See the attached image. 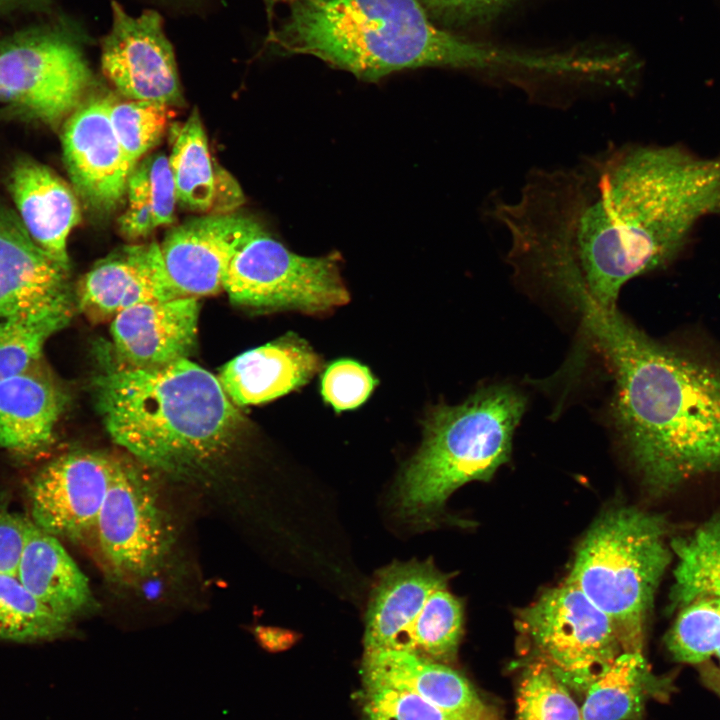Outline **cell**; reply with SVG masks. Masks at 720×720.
I'll list each match as a JSON object with an SVG mask.
<instances>
[{
  "instance_id": "12",
  "label": "cell",
  "mask_w": 720,
  "mask_h": 720,
  "mask_svg": "<svg viewBox=\"0 0 720 720\" xmlns=\"http://www.w3.org/2000/svg\"><path fill=\"white\" fill-rule=\"evenodd\" d=\"M102 555L119 579L150 576L173 538L157 495L134 468L119 462L95 525Z\"/></svg>"
},
{
  "instance_id": "1",
  "label": "cell",
  "mask_w": 720,
  "mask_h": 720,
  "mask_svg": "<svg viewBox=\"0 0 720 720\" xmlns=\"http://www.w3.org/2000/svg\"><path fill=\"white\" fill-rule=\"evenodd\" d=\"M719 214L720 157L636 144L533 169L517 199L488 209L509 236L512 265L582 311L617 309L625 283L671 262L695 225Z\"/></svg>"
},
{
  "instance_id": "21",
  "label": "cell",
  "mask_w": 720,
  "mask_h": 720,
  "mask_svg": "<svg viewBox=\"0 0 720 720\" xmlns=\"http://www.w3.org/2000/svg\"><path fill=\"white\" fill-rule=\"evenodd\" d=\"M363 683H379L410 691L453 713L498 717L469 680L450 666L405 650L364 651Z\"/></svg>"
},
{
  "instance_id": "28",
  "label": "cell",
  "mask_w": 720,
  "mask_h": 720,
  "mask_svg": "<svg viewBox=\"0 0 720 720\" xmlns=\"http://www.w3.org/2000/svg\"><path fill=\"white\" fill-rule=\"evenodd\" d=\"M71 316L72 302L42 312L0 319V380L41 362L46 341L64 328Z\"/></svg>"
},
{
  "instance_id": "32",
  "label": "cell",
  "mask_w": 720,
  "mask_h": 720,
  "mask_svg": "<svg viewBox=\"0 0 720 720\" xmlns=\"http://www.w3.org/2000/svg\"><path fill=\"white\" fill-rule=\"evenodd\" d=\"M363 720H502L444 710L420 696L390 685L363 683Z\"/></svg>"
},
{
  "instance_id": "18",
  "label": "cell",
  "mask_w": 720,
  "mask_h": 720,
  "mask_svg": "<svg viewBox=\"0 0 720 720\" xmlns=\"http://www.w3.org/2000/svg\"><path fill=\"white\" fill-rule=\"evenodd\" d=\"M179 298L175 295L156 242L130 245L97 261L81 278L77 306L94 323L112 321L133 306Z\"/></svg>"
},
{
  "instance_id": "3",
  "label": "cell",
  "mask_w": 720,
  "mask_h": 720,
  "mask_svg": "<svg viewBox=\"0 0 720 720\" xmlns=\"http://www.w3.org/2000/svg\"><path fill=\"white\" fill-rule=\"evenodd\" d=\"M286 54L314 56L364 81L421 67H446L520 80L536 53L464 39L434 24L419 0H289L275 33Z\"/></svg>"
},
{
  "instance_id": "26",
  "label": "cell",
  "mask_w": 720,
  "mask_h": 720,
  "mask_svg": "<svg viewBox=\"0 0 720 720\" xmlns=\"http://www.w3.org/2000/svg\"><path fill=\"white\" fill-rule=\"evenodd\" d=\"M126 194L128 205L118 220L124 238H145L173 223L178 202L169 158L156 153L140 160L129 175Z\"/></svg>"
},
{
  "instance_id": "34",
  "label": "cell",
  "mask_w": 720,
  "mask_h": 720,
  "mask_svg": "<svg viewBox=\"0 0 720 720\" xmlns=\"http://www.w3.org/2000/svg\"><path fill=\"white\" fill-rule=\"evenodd\" d=\"M429 16L446 26L460 27L486 21L512 0H419Z\"/></svg>"
},
{
  "instance_id": "31",
  "label": "cell",
  "mask_w": 720,
  "mask_h": 720,
  "mask_svg": "<svg viewBox=\"0 0 720 720\" xmlns=\"http://www.w3.org/2000/svg\"><path fill=\"white\" fill-rule=\"evenodd\" d=\"M109 118L114 133L132 168L163 136L169 120V105L151 101H112Z\"/></svg>"
},
{
  "instance_id": "9",
  "label": "cell",
  "mask_w": 720,
  "mask_h": 720,
  "mask_svg": "<svg viewBox=\"0 0 720 720\" xmlns=\"http://www.w3.org/2000/svg\"><path fill=\"white\" fill-rule=\"evenodd\" d=\"M223 290L234 304L262 311L320 314L349 300L336 253L296 254L260 223L233 256Z\"/></svg>"
},
{
  "instance_id": "11",
  "label": "cell",
  "mask_w": 720,
  "mask_h": 720,
  "mask_svg": "<svg viewBox=\"0 0 720 720\" xmlns=\"http://www.w3.org/2000/svg\"><path fill=\"white\" fill-rule=\"evenodd\" d=\"M676 559L671 589L676 617L665 643L674 660L720 661V516L670 543Z\"/></svg>"
},
{
  "instance_id": "36",
  "label": "cell",
  "mask_w": 720,
  "mask_h": 720,
  "mask_svg": "<svg viewBox=\"0 0 720 720\" xmlns=\"http://www.w3.org/2000/svg\"><path fill=\"white\" fill-rule=\"evenodd\" d=\"M697 667L703 684L720 697V666L708 660Z\"/></svg>"
},
{
  "instance_id": "37",
  "label": "cell",
  "mask_w": 720,
  "mask_h": 720,
  "mask_svg": "<svg viewBox=\"0 0 720 720\" xmlns=\"http://www.w3.org/2000/svg\"><path fill=\"white\" fill-rule=\"evenodd\" d=\"M52 0H0V13L15 10H47Z\"/></svg>"
},
{
  "instance_id": "14",
  "label": "cell",
  "mask_w": 720,
  "mask_h": 720,
  "mask_svg": "<svg viewBox=\"0 0 720 720\" xmlns=\"http://www.w3.org/2000/svg\"><path fill=\"white\" fill-rule=\"evenodd\" d=\"M118 464L95 451H74L53 459L28 485L31 521L57 538H82L95 529Z\"/></svg>"
},
{
  "instance_id": "25",
  "label": "cell",
  "mask_w": 720,
  "mask_h": 720,
  "mask_svg": "<svg viewBox=\"0 0 720 720\" xmlns=\"http://www.w3.org/2000/svg\"><path fill=\"white\" fill-rule=\"evenodd\" d=\"M671 681L655 676L642 652H622L585 691L582 720H641L646 701L669 695Z\"/></svg>"
},
{
  "instance_id": "24",
  "label": "cell",
  "mask_w": 720,
  "mask_h": 720,
  "mask_svg": "<svg viewBox=\"0 0 720 720\" xmlns=\"http://www.w3.org/2000/svg\"><path fill=\"white\" fill-rule=\"evenodd\" d=\"M16 576L38 601L72 624L93 603L87 577L59 538L31 520Z\"/></svg>"
},
{
  "instance_id": "29",
  "label": "cell",
  "mask_w": 720,
  "mask_h": 720,
  "mask_svg": "<svg viewBox=\"0 0 720 720\" xmlns=\"http://www.w3.org/2000/svg\"><path fill=\"white\" fill-rule=\"evenodd\" d=\"M71 625L38 601L16 575L0 574V641L56 640L66 635Z\"/></svg>"
},
{
  "instance_id": "23",
  "label": "cell",
  "mask_w": 720,
  "mask_h": 720,
  "mask_svg": "<svg viewBox=\"0 0 720 720\" xmlns=\"http://www.w3.org/2000/svg\"><path fill=\"white\" fill-rule=\"evenodd\" d=\"M9 189L31 239L69 270L67 240L80 220L73 190L51 169L29 159L15 164Z\"/></svg>"
},
{
  "instance_id": "15",
  "label": "cell",
  "mask_w": 720,
  "mask_h": 720,
  "mask_svg": "<svg viewBox=\"0 0 720 720\" xmlns=\"http://www.w3.org/2000/svg\"><path fill=\"white\" fill-rule=\"evenodd\" d=\"M259 222L238 214H207L174 227L165 236L160 254L177 297L218 294L228 266Z\"/></svg>"
},
{
  "instance_id": "35",
  "label": "cell",
  "mask_w": 720,
  "mask_h": 720,
  "mask_svg": "<svg viewBox=\"0 0 720 720\" xmlns=\"http://www.w3.org/2000/svg\"><path fill=\"white\" fill-rule=\"evenodd\" d=\"M30 519L0 505V574L16 575Z\"/></svg>"
},
{
  "instance_id": "7",
  "label": "cell",
  "mask_w": 720,
  "mask_h": 720,
  "mask_svg": "<svg viewBox=\"0 0 720 720\" xmlns=\"http://www.w3.org/2000/svg\"><path fill=\"white\" fill-rule=\"evenodd\" d=\"M462 633V604L431 560L394 562L379 572L366 613L364 651L405 650L447 664Z\"/></svg>"
},
{
  "instance_id": "5",
  "label": "cell",
  "mask_w": 720,
  "mask_h": 720,
  "mask_svg": "<svg viewBox=\"0 0 720 720\" xmlns=\"http://www.w3.org/2000/svg\"><path fill=\"white\" fill-rule=\"evenodd\" d=\"M526 404L515 387L492 384L461 404L434 408L421 447L396 482L394 498L401 515L427 523L456 489L488 481L510 459Z\"/></svg>"
},
{
  "instance_id": "19",
  "label": "cell",
  "mask_w": 720,
  "mask_h": 720,
  "mask_svg": "<svg viewBox=\"0 0 720 720\" xmlns=\"http://www.w3.org/2000/svg\"><path fill=\"white\" fill-rule=\"evenodd\" d=\"M68 269L48 256L14 217L0 213V319L70 303Z\"/></svg>"
},
{
  "instance_id": "22",
  "label": "cell",
  "mask_w": 720,
  "mask_h": 720,
  "mask_svg": "<svg viewBox=\"0 0 720 720\" xmlns=\"http://www.w3.org/2000/svg\"><path fill=\"white\" fill-rule=\"evenodd\" d=\"M66 403L41 362L0 380V448L22 456L48 449Z\"/></svg>"
},
{
  "instance_id": "13",
  "label": "cell",
  "mask_w": 720,
  "mask_h": 720,
  "mask_svg": "<svg viewBox=\"0 0 720 720\" xmlns=\"http://www.w3.org/2000/svg\"><path fill=\"white\" fill-rule=\"evenodd\" d=\"M110 10V27L100 39L104 77L127 100L179 103L182 92L175 51L161 14L146 9L132 15L116 0L110 1Z\"/></svg>"
},
{
  "instance_id": "8",
  "label": "cell",
  "mask_w": 720,
  "mask_h": 720,
  "mask_svg": "<svg viewBox=\"0 0 720 720\" xmlns=\"http://www.w3.org/2000/svg\"><path fill=\"white\" fill-rule=\"evenodd\" d=\"M91 40L77 22L61 19L0 41V102L27 118L57 126L82 103L93 83L84 53Z\"/></svg>"
},
{
  "instance_id": "17",
  "label": "cell",
  "mask_w": 720,
  "mask_h": 720,
  "mask_svg": "<svg viewBox=\"0 0 720 720\" xmlns=\"http://www.w3.org/2000/svg\"><path fill=\"white\" fill-rule=\"evenodd\" d=\"M199 302L179 297L142 303L111 321L114 361L135 369H156L187 359L197 342Z\"/></svg>"
},
{
  "instance_id": "27",
  "label": "cell",
  "mask_w": 720,
  "mask_h": 720,
  "mask_svg": "<svg viewBox=\"0 0 720 720\" xmlns=\"http://www.w3.org/2000/svg\"><path fill=\"white\" fill-rule=\"evenodd\" d=\"M169 158L177 202L185 209L212 214L217 167L211 158L204 126L195 109L177 134Z\"/></svg>"
},
{
  "instance_id": "33",
  "label": "cell",
  "mask_w": 720,
  "mask_h": 720,
  "mask_svg": "<svg viewBox=\"0 0 720 720\" xmlns=\"http://www.w3.org/2000/svg\"><path fill=\"white\" fill-rule=\"evenodd\" d=\"M375 386V379L363 365L352 360L333 362L323 374L322 395L337 411L361 405Z\"/></svg>"
},
{
  "instance_id": "6",
  "label": "cell",
  "mask_w": 720,
  "mask_h": 720,
  "mask_svg": "<svg viewBox=\"0 0 720 720\" xmlns=\"http://www.w3.org/2000/svg\"><path fill=\"white\" fill-rule=\"evenodd\" d=\"M672 558L664 520L619 507L586 533L566 581L610 618L623 652H642L648 612Z\"/></svg>"
},
{
  "instance_id": "10",
  "label": "cell",
  "mask_w": 720,
  "mask_h": 720,
  "mask_svg": "<svg viewBox=\"0 0 720 720\" xmlns=\"http://www.w3.org/2000/svg\"><path fill=\"white\" fill-rule=\"evenodd\" d=\"M516 624L534 657L578 693H585L623 652L610 618L568 581L521 609Z\"/></svg>"
},
{
  "instance_id": "20",
  "label": "cell",
  "mask_w": 720,
  "mask_h": 720,
  "mask_svg": "<svg viewBox=\"0 0 720 720\" xmlns=\"http://www.w3.org/2000/svg\"><path fill=\"white\" fill-rule=\"evenodd\" d=\"M322 367L312 347L295 334L246 351L226 363L217 378L237 406L260 404L306 384Z\"/></svg>"
},
{
  "instance_id": "30",
  "label": "cell",
  "mask_w": 720,
  "mask_h": 720,
  "mask_svg": "<svg viewBox=\"0 0 720 720\" xmlns=\"http://www.w3.org/2000/svg\"><path fill=\"white\" fill-rule=\"evenodd\" d=\"M514 720H582L581 706L550 667L533 657L518 681Z\"/></svg>"
},
{
  "instance_id": "16",
  "label": "cell",
  "mask_w": 720,
  "mask_h": 720,
  "mask_svg": "<svg viewBox=\"0 0 720 720\" xmlns=\"http://www.w3.org/2000/svg\"><path fill=\"white\" fill-rule=\"evenodd\" d=\"M109 99L82 102L62 131L64 163L82 200L98 211L116 208L133 168L110 122Z\"/></svg>"
},
{
  "instance_id": "4",
  "label": "cell",
  "mask_w": 720,
  "mask_h": 720,
  "mask_svg": "<svg viewBox=\"0 0 720 720\" xmlns=\"http://www.w3.org/2000/svg\"><path fill=\"white\" fill-rule=\"evenodd\" d=\"M92 386L111 439L167 474L207 469L232 449L243 427L217 376L188 358L156 369L112 361Z\"/></svg>"
},
{
  "instance_id": "2",
  "label": "cell",
  "mask_w": 720,
  "mask_h": 720,
  "mask_svg": "<svg viewBox=\"0 0 720 720\" xmlns=\"http://www.w3.org/2000/svg\"><path fill=\"white\" fill-rule=\"evenodd\" d=\"M583 316L613 369V424L647 483L719 472L720 352L656 341L617 309Z\"/></svg>"
}]
</instances>
